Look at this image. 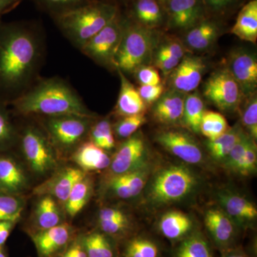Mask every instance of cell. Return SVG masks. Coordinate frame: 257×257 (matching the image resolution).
Listing matches in <instances>:
<instances>
[{"label": "cell", "instance_id": "cell-1", "mask_svg": "<svg viewBox=\"0 0 257 257\" xmlns=\"http://www.w3.org/2000/svg\"><path fill=\"white\" fill-rule=\"evenodd\" d=\"M40 24L20 21L0 24V95L14 100L39 77L45 55Z\"/></svg>", "mask_w": 257, "mask_h": 257}, {"label": "cell", "instance_id": "cell-2", "mask_svg": "<svg viewBox=\"0 0 257 257\" xmlns=\"http://www.w3.org/2000/svg\"><path fill=\"white\" fill-rule=\"evenodd\" d=\"M10 102L18 114L25 116H96L75 89L59 77L39 78L26 92Z\"/></svg>", "mask_w": 257, "mask_h": 257}, {"label": "cell", "instance_id": "cell-3", "mask_svg": "<svg viewBox=\"0 0 257 257\" xmlns=\"http://www.w3.org/2000/svg\"><path fill=\"white\" fill-rule=\"evenodd\" d=\"M119 11V7L109 0H92L52 19L64 36L80 51Z\"/></svg>", "mask_w": 257, "mask_h": 257}, {"label": "cell", "instance_id": "cell-4", "mask_svg": "<svg viewBox=\"0 0 257 257\" xmlns=\"http://www.w3.org/2000/svg\"><path fill=\"white\" fill-rule=\"evenodd\" d=\"M160 38L159 30L145 28L126 16L122 37L115 57L116 70L124 74H134L139 67L150 65Z\"/></svg>", "mask_w": 257, "mask_h": 257}, {"label": "cell", "instance_id": "cell-5", "mask_svg": "<svg viewBox=\"0 0 257 257\" xmlns=\"http://www.w3.org/2000/svg\"><path fill=\"white\" fill-rule=\"evenodd\" d=\"M197 175L188 167L172 165L157 172L149 187L147 198L155 205L179 202L197 187Z\"/></svg>", "mask_w": 257, "mask_h": 257}, {"label": "cell", "instance_id": "cell-6", "mask_svg": "<svg viewBox=\"0 0 257 257\" xmlns=\"http://www.w3.org/2000/svg\"><path fill=\"white\" fill-rule=\"evenodd\" d=\"M95 117L78 115L50 116L45 117L43 126L54 149L68 152L84 143Z\"/></svg>", "mask_w": 257, "mask_h": 257}, {"label": "cell", "instance_id": "cell-7", "mask_svg": "<svg viewBox=\"0 0 257 257\" xmlns=\"http://www.w3.org/2000/svg\"><path fill=\"white\" fill-rule=\"evenodd\" d=\"M126 16L121 10L112 20L82 47L81 52L96 64L116 69L115 57L119 49Z\"/></svg>", "mask_w": 257, "mask_h": 257}, {"label": "cell", "instance_id": "cell-8", "mask_svg": "<svg viewBox=\"0 0 257 257\" xmlns=\"http://www.w3.org/2000/svg\"><path fill=\"white\" fill-rule=\"evenodd\" d=\"M20 143L25 160L35 173L46 175L57 167L55 150L40 128L28 125L23 130Z\"/></svg>", "mask_w": 257, "mask_h": 257}, {"label": "cell", "instance_id": "cell-9", "mask_svg": "<svg viewBox=\"0 0 257 257\" xmlns=\"http://www.w3.org/2000/svg\"><path fill=\"white\" fill-rule=\"evenodd\" d=\"M204 96L224 111L239 109L243 98L239 84L226 67L216 71L208 78L204 86Z\"/></svg>", "mask_w": 257, "mask_h": 257}, {"label": "cell", "instance_id": "cell-10", "mask_svg": "<svg viewBox=\"0 0 257 257\" xmlns=\"http://www.w3.org/2000/svg\"><path fill=\"white\" fill-rule=\"evenodd\" d=\"M149 150L143 134L137 132L124 140L109 165L110 175H121L149 166Z\"/></svg>", "mask_w": 257, "mask_h": 257}, {"label": "cell", "instance_id": "cell-11", "mask_svg": "<svg viewBox=\"0 0 257 257\" xmlns=\"http://www.w3.org/2000/svg\"><path fill=\"white\" fill-rule=\"evenodd\" d=\"M155 140L174 156L190 164L199 165L204 162L202 148L189 133L176 128H168L157 133Z\"/></svg>", "mask_w": 257, "mask_h": 257}, {"label": "cell", "instance_id": "cell-12", "mask_svg": "<svg viewBox=\"0 0 257 257\" xmlns=\"http://www.w3.org/2000/svg\"><path fill=\"white\" fill-rule=\"evenodd\" d=\"M166 28L186 32L208 16L204 0H170L166 5Z\"/></svg>", "mask_w": 257, "mask_h": 257}, {"label": "cell", "instance_id": "cell-13", "mask_svg": "<svg viewBox=\"0 0 257 257\" xmlns=\"http://www.w3.org/2000/svg\"><path fill=\"white\" fill-rule=\"evenodd\" d=\"M226 69L239 84L243 98L256 93L257 87V60L253 52L237 49L231 52Z\"/></svg>", "mask_w": 257, "mask_h": 257}, {"label": "cell", "instance_id": "cell-14", "mask_svg": "<svg viewBox=\"0 0 257 257\" xmlns=\"http://www.w3.org/2000/svg\"><path fill=\"white\" fill-rule=\"evenodd\" d=\"M205 69L202 58L185 55L170 74V89L185 94L194 92L202 81Z\"/></svg>", "mask_w": 257, "mask_h": 257}, {"label": "cell", "instance_id": "cell-15", "mask_svg": "<svg viewBox=\"0 0 257 257\" xmlns=\"http://www.w3.org/2000/svg\"><path fill=\"white\" fill-rule=\"evenodd\" d=\"M150 166L121 175H110L105 184L106 193L120 199H131L140 194L150 176Z\"/></svg>", "mask_w": 257, "mask_h": 257}, {"label": "cell", "instance_id": "cell-16", "mask_svg": "<svg viewBox=\"0 0 257 257\" xmlns=\"http://www.w3.org/2000/svg\"><path fill=\"white\" fill-rule=\"evenodd\" d=\"M81 169L65 167L34 189L37 195H48L56 201L65 204L71 191L79 180L85 176Z\"/></svg>", "mask_w": 257, "mask_h": 257}, {"label": "cell", "instance_id": "cell-17", "mask_svg": "<svg viewBox=\"0 0 257 257\" xmlns=\"http://www.w3.org/2000/svg\"><path fill=\"white\" fill-rule=\"evenodd\" d=\"M217 199L221 209L235 224L247 226L256 219V206L243 196L224 191L218 194Z\"/></svg>", "mask_w": 257, "mask_h": 257}, {"label": "cell", "instance_id": "cell-18", "mask_svg": "<svg viewBox=\"0 0 257 257\" xmlns=\"http://www.w3.org/2000/svg\"><path fill=\"white\" fill-rule=\"evenodd\" d=\"M127 17L134 23L152 30L166 26L167 13L157 0H133Z\"/></svg>", "mask_w": 257, "mask_h": 257}, {"label": "cell", "instance_id": "cell-19", "mask_svg": "<svg viewBox=\"0 0 257 257\" xmlns=\"http://www.w3.org/2000/svg\"><path fill=\"white\" fill-rule=\"evenodd\" d=\"M222 29L221 19L207 16L185 32L186 45L193 50H207L220 36Z\"/></svg>", "mask_w": 257, "mask_h": 257}, {"label": "cell", "instance_id": "cell-20", "mask_svg": "<svg viewBox=\"0 0 257 257\" xmlns=\"http://www.w3.org/2000/svg\"><path fill=\"white\" fill-rule=\"evenodd\" d=\"M186 94L170 89L163 93L153 106L154 118L162 124H180Z\"/></svg>", "mask_w": 257, "mask_h": 257}, {"label": "cell", "instance_id": "cell-21", "mask_svg": "<svg viewBox=\"0 0 257 257\" xmlns=\"http://www.w3.org/2000/svg\"><path fill=\"white\" fill-rule=\"evenodd\" d=\"M120 82V90L116 106L115 114L120 117L145 114L147 105L139 94L138 89L126 77V74L118 70Z\"/></svg>", "mask_w": 257, "mask_h": 257}, {"label": "cell", "instance_id": "cell-22", "mask_svg": "<svg viewBox=\"0 0 257 257\" xmlns=\"http://www.w3.org/2000/svg\"><path fill=\"white\" fill-rule=\"evenodd\" d=\"M204 222L211 237L219 246H226L232 241L235 224L222 209H208L204 216Z\"/></svg>", "mask_w": 257, "mask_h": 257}, {"label": "cell", "instance_id": "cell-23", "mask_svg": "<svg viewBox=\"0 0 257 257\" xmlns=\"http://www.w3.org/2000/svg\"><path fill=\"white\" fill-rule=\"evenodd\" d=\"M72 160L82 171H100L110 165L111 158L105 150L96 146L89 140L84 142L72 155Z\"/></svg>", "mask_w": 257, "mask_h": 257}, {"label": "cell", "instance_id": "cell-24", "mask_svg": "<svg viewBox=\"0 0 257 257\" xmlns=\"http://www.w3.org/2000/svg\"><path fill=\"white\" fill-rule=\"evenodd\" d=\"M27 185V176L18 162L11 157L0 155V191L18 195Z\"/></svg>", "mask_w": 257, "mask_h": 257}, {"label": "cell", "instance_id": "cell-25", "mask_svg": "<svg viewBox=\"0 0 257 257\" xmlns=\"http://www.w3.org/2000/svg\"><path fill=\"white\" fill-rule=\"evenodd\" d=\"M71 231V226L64 223L50 229L41 230L34 237L39 252L44 256H52L67 244Z\"/></svg>", "mask_w": 257, "mask_h": 257}, {"label": "cell", "instance_id": "cell-26", "mask_svg": "<svg viewBox=\"0 0 257 257\" xmlns=\"http://www.w3.org/2000/svg\"><path fill=\"white\" fill-rule=\"evenodd\" d=\"M231 33L243 41L256 43L257 0H249L241 7Z\"/></svg>", "mask_w": 257, "mask_h": 257}, {"label": "cell", "instance_id": "cell-27", "mask_svg": "<svg viewBox=\"0 0 257 257\" xmlns=\"http://www.w3.org/2000/svg\"><path fill=\"white\" fill-rule=\"evenodd\" d=\"M205 111V105L200 93L194 91L186 94L180 124L190 133L196 135L200 133L201 121Z\"/></svg>", "mask_w": 257, "mask_h": 257}, {"label": "cell", "instance_id": "cell-28", "mask_svg": "<svg viewBox=\"0 0 257 257\" xmlns=\"http://www.w3.org/2000/svg\"><path fill=\"white\" fill-rule=\"evenodd\" d=\"M193 222L190 217L180 211H170L161 217L159 227L162 234L170 239H178L188 234Z\"/></svg>", "mask_w": 257, "mask_h": 257}, {"label": "cell", "instance_id": "cell-29", "mask_svg": "<svg viewBox=\"0 0 257 257\" xmlns=\"http://www.w3.org/2000/svg\"><path fill=\"white\" fill-rule=\"evenodd\" d=\"M243 127L240 123L229 127L221 136L213 140H208L207 146L211 157L223 163L239 140Z\"/></svg>", "mask_w": 257, "mask_h": 257}, {"label": "cell", "instance_id": "cell-30", "mask_svg": "<svg viewBox=\"0 0 257 257\" xmlns=\"http://www.w3.org/2000/svg\"><path fill=\"white\" fill-rule=\"evenodd\" d=\"M35 219L37 226L41 230L62 224V214L57 201L50 196H42L37 204Z\"/></svg>", "mask_w": 257, "mask_h": 257}, {"label": "cell", "instance_id": "cell-31", "mask_svg": "<svg viewBox=\"0 0 257 257\" xmlns=\"http://www.w3.org/2000/svg\"><path fill=\"white\" fill-rule=\"evenodd\" d=\"M92 192V181L85 175L74 184L64 204L67 214L71 217L77 215L89 202Z\"/></svg>", "mask_w": 257, "mask_h": 257}, {"label": "cell", "instance_id": "cell-32", "mask_svg": "<svg viewBox=\"0 0 257 257\" xmlns=\"http://www.w3.org/2000/svg\"><path fill=\"white\" fill-rule=\"evenodd\" d=\"M176 257H211V253L204 236L196 232L182 241L177 248Z\"/></svg>", "mask_w": 257, "mask_h": 257}, {"label": "cell", "instance_id": "cell-33", "mask_svg": "<svg viewBox=\"0 0 257 257\" xmlns=\"http://www.w3.org/2000/svg\"><path fill=\"white\" fill-rule=\"evenodd\" d=\"M90 141L105 151H109L115 147L112 125L107 119L94 121L89 133Z\"/></svg>", "mask_w": 257, "mask_h": 257}, {"label": "cell", "instance_id": "cell-34", "mask_svg": "<svg viewBox=\"0 0 257 257\" xmlns=\"http://www.w3.org/2000/svg\"><path fill=\"white\" fill-rule=\"evenodd\" d=\"M229 128L226 118L216 111L206 110L200 124V133L208 140L221 136Z\"/></svg>", "mask_w": 257, "mask_h": 257}, {"label": "cell", "instance_id": "cell-35", "mask_svg": "<svg viewBox=\"0 0 257 257\" xmlns=\"http://www.w3.org/2000/svg\"><path fill=\"white\" fill-rule=\"evenodd\" d=\"M23 199L15 194L0 191V221L16 222L24 209Z\"/></svg>", "mask_w": 257, "mask_h": 257}, {"label": "cell", "instance_id": "cell-36", "mask_svg": "<svg viewBox=\"0 0 257 257\" xmlns=\"http://www.w3.org/2000/svg\"><path fill=\"white\" fill-rule=\"evenodd\" d=\"M83 247L87 257H113L112 248L104 235L100 233H92L84 239Z\"/></svg>", "mask_w": 257, "mask_h": 257}, {"label": "cell", "instance_id": "cell-37", "mask_svg": "<svg viewBox=\"0 0 257 257\" xmlns=\"http://www.w3.org/2000/svg\"><path fill=\"white\" fill-rule=\"evenodd\" d=\"M92 0H34L35 4L52 18L87 4Z\"/></svg>", "mask_w": 257, "mask_h": 257}, {"label": "cell", "instance_id": "cell-38", "mask_svg": "<svg viewBox=\"0 0 257 257\" xmlns=\"http://www.w3.org/2000/svg\"><path fill=\"white\" fill-rule=\"evenodd\" d=\"M241 126L244 131L253 139H257V97L256 93L246 98V102L241 109Z\"/></svg>", "mask_w": 257, "mask_h": 257}, {"label": "cell", "instance_id": "cell-39", "mask_svg": "<svg viewBox=\"0 0 257 257\" xmlns=\"http://www.w3.org/2000/svg\"><path fill=\"white\" fill-rule=\"evenodd\" d=\"M246 0H204L208 16L222 19L241 9Z\"/></svg>", "mask_w": 257, "mask_h": 257}, {"label": "cell", "instance_id": "cell-40", "mask_svg": "<svg viewBox=\"0 0 257 257\" xmlns=\"http://www.w3.org/2000/svg\"><path fill=\"white\" fill-rule=\"evenodd\" d=\"M146 120L145 114L121 117L112 126L114 135L116 138L126 140L138 132L139 128L146 122Z\"/></svg>", "mask_w": 257, "mask_h": 257}, {"label": "cell", "instance_id": "cell-41", "mask_svg": "<svg viewBox=\"0 0 257 257\" xmlns=\"http://www.w3.org/2000/svg\"><path fill=\"white\" fill-rule=\"evenodd\" d=\"M252 138L243 130L241 135H240L239 140L235 144L229 155L222 163L225 168L231 171V172L236 173L239 165H241V162H242L243 155H244L245 151H246L248 142Z\"/></svg>", "mask_w": 257, "mask_h": 257}, {"label": "cell", "instance_id": "cell-42", "mask_svg": "<svg viewBox=\"0 0 257 257\" xmlns=\"http://www.w3.org/2000/svg\"><path fill=\"white\" fill-rule=\"evenodd\" d=\"M4 102L0 100V150L8 148L16 139V131Z\"/></svg>", "mask_w": 257, "mask_h": 257}, {"label": "cell", "instance_id": "cell-43", "mask_svg": "<svg viewBox=\"0 0 257 257\" xmlns=\"http://www.w3.org/2000/svg\"><path fill=\"white\" fill-rule=\"evenodd\" d=\"M157 245L146 239H134L128 244L126 257H158Z\"/></svg>", "mask_w": 257, "mask_h": 257}, {"label": "cell", "instance_id": "cell-44", "mask_svg": "<svg viewBox=\"0 0 257 257\" xmlns=\"http://www.w3.org/2000/svg\"><path fill=\"white\" fill-rule=\"evenodd\" d=\"M257 147L254 140L251 139L248 142L246 151L243 155L242 162L239 165L236 173L242 176L253 175L256 171Z\"/></svg>", "mask_w": 257, "mask_h": 257}, {"label": "cell", "instance_id": "cell-45", "mask_svg": "<svg viewBox=\"0 0 257 257\" xmlns=\"http://www.w3.org/2000/svg\"><path fill=\"white\" fill-rule=\"evenodd\" d=\"M134 74L141 85H157L162 83L158 70L151 65L142 66Z\"/></svg>", "mask_w": 257, "mask_h": 257}, {"label": "cell", "instance_id": "cell-46", "mask_svg": "<svg viewBox=\"0 0 257 257\" xmlns=\"http://www.w3.org/2000/svg\"><path fill=\"white\" fill-rule=\"evenodd\" d=\"M153 60L155 67L160 69L165 76L170 75L181 61L175 57L157 50L154 54Z\"/></svg>", "mask_w": 257, "mask_h": 257}, {"label": "cell", "instance_id": "cell-47", "mask_svg": "<svg viewBox=\"0 0 257 257\" xmlns=\"http://www.w3.org/2000/svg\"><path fill=\"white\" fill-rule=\"evenodd\" d=\"M158 45L157 51L167 54L179 60H182L185 56V47L182 42L176 39H166L163 42H161L160 40Z\"/></svg>", "mask_w": 257, "mask_h": 257}, {"label": "cell", "instance_id": "cell-48", "mask_svg": "<svg viewBox=\"0 0 257 257\" xmlns=\"http://www.w3.org/2000/svg\"><path fill=\"white\" fill-rule=\"evenodd\" d=\"M138 91L142 99L146 105L155 104L165 92V85L163 84L157 85H141L138 87Z\"/></svg>", "mask_w": 257, "mask_h": 257}, {"label": "cell", "instance_id": "cell-49", "mask_svg": "<svg viewBox=\"0 0 257 257\" xmlns=\"http://www.w3.org/2000/svg\"><path fill=\"white\" fill-rule=\"evenodd\" d=\"M99 227L108 234H119L124 232L130 226L127 216L111 220L98 221Z\"/></svg>", "mask_w": 257, "mask_h": 257}, {"label": "cell", "instance_id": "cell-50", "mask_svg": "<svg viewBox=\"0 0 257 257\" xmlns=\"http://www.w3.org/2000/svg\"><path fill=\"white\" fill-rule=\"evenodd\" d=\"M126 216L124 211L117 208L104 207L100 209L98 214V221L111 220L119 219Z\"/></svg>", "mask_w": 257, "mask_h": 257}, {"label": "cell", "instance_id": "cell-51", "mask_svg": "<svg viewBox=\"0 0 257 257\" xmlns=\"http://www.w3.org/2000/svg\"><path fill=\"white\" fill-rule=\"evenodd\" d=\"M25 0H0V24L5 15L13 11Z\"/></svg>", "mask_w": 257, "mask_h": 257}, {"label": "cell", "instance_id": "cell-52", "mask_svg": "<svg viewBox=\"0 0 257 257\" xmlns=\"http://www.w3.org/2000/svg\"><path fill=\"white\" fill-rule=\"evenodd\" d=\"M15 223L14 221H0V246H3L6 242Z\"/></svg>", "mask_w": 257, "mask_h": 257}, {"label": "cell", "instance_id": "cell-53", "mask_svg": "<svg viewBox=\"0 0 257 257\" xmlns=\"http://www.w3.org/2000/svg\"><path fill=\"white\" fill-rule=\"evenodd\" d=\"M74 256L75 257H87V253L84 247H82L80 245L75 244L72 246Z\"/></svg>", "mask_w": 257, "mask_h": 257}, {"label": "cell", "instance_id": "cell-54", "mask_svg": "<svg viewBox=\"0 0 257 257\" xmlns=\"http://www.w3.org/2000/svg\"><path fill=\"white\" fill-rule=\"evenodd\" d=\"M222 257H247L246 255L242 252V251H239V250H232V251H228L225 253Z\"/></svg>", "mask_w": 257, "mask_h": 257}, {"label": "cell", "instance_id": "cell-55", "mask_svg": "<svg viewBox=\"0 0 257 257\" xmlns=\"http://www.w3.org/2000/svg\"><path fill=\"white\" fill-rule=\"evenodd\" d=\"M62 257H75L74 256V255L73 249H72V247L69 248L68 251H67V252L64 253L63 256H62Z\"/></svg>", "mask_w": 257, "mask_h": 257}, {"label": "cell", "instance_id": "cell-56", "mask_svg": "<svg viewBox=\"0 0 257 257\" xmlns=\"http://www.w3.org/2000/svg\"><path fill=\"white\" fill-rule=\"evenodd\" d=\"M109 1L111 2V3H114V4L117 5L118 3H130V2L133 1V0H109ZM118 6H119V5H118Z\"/></svg>", "mask_w": 257, "mask_h": 257}, {"label": "cell", "instance_id": "cell-57", "mask_svg": "<svg viewBox=\"0 0 257 257\" xmlns=\"http://www.w3.org/2000/svg\"><path fill=\"white\" fill-rule=\"evenodd\" d=\"M157 1L158 2L162 7L165 8L166 5L168 3V2L170 1V0H157Z\"/></svg>", "mask_w": 257, "mask_h": 257}, {"label": "cell", "instance_id": "cell-58", "mask_svg": "<svg viewBox=\"0 0 257 257\" xmlns=\"http://www.w3.org/2000/svg\"><path fill=\"white\" fill-rule=\"evenodd\" d=\"M0 257H7L4 251H3V246H0Z\"/></svg>", "mask_w": 257, "mask_h": 257}]
</instances>
